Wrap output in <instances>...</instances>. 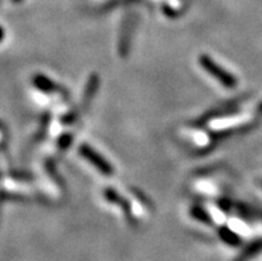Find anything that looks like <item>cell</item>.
I'll use <instances>...</instances> for the list:
<instances>
[{
  "instance_id": "obj_1",
  "label": "cell",
  "mask_w": 262,
  "mask_h": 261,
  "mask_svg": "<svg viewBox=\"0 0 262 261\" xmlns=\"http://www.w3.org/2000/svg\"><path fill=\"white\" fill-rule=\"evenodd\" d=\"M199 63L200 66L203 67L204 71H206L209 75H212L213 79H216L217 82H220L225 88H236L237 83H238L236 77L233 76L230 72L224 70L223 67H220L212 57L204 53V55H201V56L199 57Z\"/></svg>"
},
{
  "instance_id": "obj_2",
  "label": "cell",
  "mask_w": 262,
  "mask_h": 261,
  "mask_svg": "<svg viewBox=\"0 0 262 261\" xmlns=\"http://www.w3.org/2000/svg\"><path fill=\"white\" fill-rule=\"evenodd\" d=\"M79 153L83 156L84 159L88 160V163H91L97 171H100V173H103L104 176H112L113 173H115L113 167L104 159L103 156L100 155V153H97L92 147L83 144V146L79 148Z\"/></svg>"
},
{
  "instance_id": "obj_3",
  "label": "cell",
  "mask_w": 262,
  "mask_h": 261,
  "mask_svg": "<svg viewBox=\"0 0 262 261\" xmlns=\"http://www.w3.org/2000/svg\"><path fill=\"white\" fill-rule=\"evenodd\" d=\"M32 83L37 89H40V91L44 93H52L55 92V91H59L60 89L56 84L53 83L52 80H50L48 77L44 76V75H35Z\"/></svg>"
},
{
  "instance_id": "obj_4",
  "label": "cell",
  "mask_w": 262,
  "mask_h": 261,
  "mask_svg": "<svg viewBox=\"0 0 262 261\" xmlns=\"http://www.w3.org/2000/svg\"><path fill=\"white\" fill-rule=\"evenodd\" d=\"M97 89V77L96 75H92V77L90 79V83L86 86L85 89V95H84V102L88 103L91 99H92L93 93L96 92Z\"/></svg>"
},
{
  "instance_id": "obj_5",
  "label": "cell",
  "mask_w": 262,
  "mask_h": 261,
  "mask_svg": "<svg viewBox=\"0 0 262 261\" xmlns=\"http://www.w3.org/2000/svg\"><path fill=\"white\" fill-rule=\"evenodd\" d=\"M3 39H4V31H3V28L0 27V42H2Z\"/></svg>"
}]
</instances>
